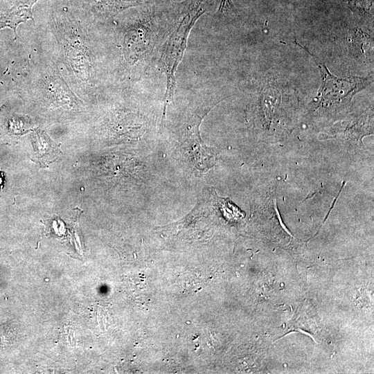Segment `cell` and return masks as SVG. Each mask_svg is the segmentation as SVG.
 I'll return each mask as SVG.
<instances>
[{
    "mask_svg": "<svg viewBox=\"0 0 374 374\" xmlns=\"http://www.w3.org/2000/svg\"><path fill=\"white\" fill-rule=\"evenodd\" d=\"M159 0H87L90 10L102 19H109L127 8L152 6Z\"/></svg>",
    "mask_w": 374,
    "mask_h": 374,
    "instance_id": "obj_5",
    "label": "cell"
},
{
    "mask_svg": "<svg viewBox=\"0 0 374 374\" xmlns=\"http://www.w3.org/2000/svg\"><path fill=\"white\" fill-rule=\"evenodd\" d=\"M3 183V173L0 170V188L2 186Z\"/></svg>",
    "mask_w": 374,
    "mask_h": 374,
    "instance_id": "obj_9",
    "label": "cell"
},
{
    "mask_svg": "<svg viewBox=\"0 0 374 374\" xmlns=\"http://www.w3.org/2000/svg\"><path fill=\"white\" fill-rule=\"evenodd\" d=\"M150 6H146L125 28L123 51L131 67H148L170 26L167 21L159 20L156 12L148 9Z\"/></svg>",
    "mask_w": 374,
    "mask_h": 374,
    "instance_id": "obj_2",
    "label": "cell"
},
{
    "mask_svg": "<svg viewBox=\"0 0 374 374\" xmlns=\"http://www.w3.org/2000/svg\"><path fill=\"white\" fill-rule=\"evenodd\" d=\"M235 11V8L232 0H221L220 4L217 11V15H224L233 13Z\"/></svg>",
    "mask_w": 374,
    "mask_h": 374,
    "instance_id": "obj_7",
    "label": "cell"
},
{
    "mask_svg": "<svg viewBox=\"0 0 374 374\" xmlns=\"http://www.w3.org/2000/svg\"><path fill=\"white\" fill-rule=\"evenodd\" d=\"M280 101V93L273 84L267 85L261 93L260 104L267 118L270 120L271 115Z\"/></svg>",
    "mask_w": 374,
    "mask_h": 374,
    "instance_id": "obj_6",
    "label": "cell"
},
{
    "mask_svg": "<svg viewBox=\"0 0 374 374\" xmlns=\"http://www.w3.org/2000/svg\"><path fill=\"white\" fill-rule=\"evenodd\" d=\"M204 109L201 114H195L186 129V141L193 165L199 170L207 171L216 163V153L212 148H208L200 136L199 126L203 118L212 108Z\"/></svg>",
    "mask_w": 374,
    "mask_h": 374,
    "instance_id": "obj_4",
    "label": "cell"
},
{
    "mask_svg": "<svg viewBox=\"0 0 374 374\" xmlns=\"http://www.w3.org/2000/svg\"><path fill=\"white\" fill-rule=\"evenodd\" d=\"M346 2L351 9L366 12L365 2L366 0H343Z\"/></svg>",
    "mask_w": 374,
    "mask_h": 374,
    "instance_id": "obj_8",
    "label": "cell"
},
{
    "mask_svg": "<svg viewBox=\"0 0 374 374\" xmlns=\"http://www.w3.org/2000/svg\"><path fill=\"white\" fill-rule=\"evenodd\" d=\"M295 43L305 50L315 60L321 72L322 84L319 91L321 103L326 105H341L349 103L353 96L365 88L371 79L359 77L339 78L332 75L328 68L317 57L311 53L307 48Z\"/></svg>",
    "mask_w": 374,
    "mask_h": 374,
    "instance_id": "obj_3",
    "label": "cell"
},
{
    "mask_svg": "<svg viewBox=\"0 0 374 374\" xmlns=\"http://www.w3.org/2000/svg\"><path fill=\"white\" fill-rule=\"evenodd\" d=\"M206 11V0H185L170 22L159 49V64L166 80L161 127L166 124V109L172 102L176 88V73L187 48L190 33L198 19Z\"/></svg>",
    "mask_w": 374,
    "mask_h": 374,
    "instance_id": "obj_1",
    "label": "cell"
}]
</instances>
